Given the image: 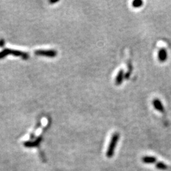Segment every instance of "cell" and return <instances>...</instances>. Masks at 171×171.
<instances>
[{
  "label": "cell",
  "instance_id": "obj_1",
  "mask_svg": "<svg viewBox=\"0 0 171 171\" xmlns=\"http://www.w3.org/2000/svg\"><path fill=\"white\" fill-rule=\"evenodd\" d=\"M119 137L120 136L118 133H115L112 136L110 144L109 145V148L106 151V157L110 159L113 157L115 152V150L116 148V146L119 139Z\"/></svg>",
  "mask_w": 171,
  "mask_h": 171
},
{
  "label": "cell",
  "instance_id": "obj_2",
  "mask_svg": "<svg viewBox=\"0 0 171 171\" xmlns=\"http://www.w3.org/2000/svg\"><path fill=\"white\" fill-rule=\"evenodd\" d=\"M35 54L37 55L41 56H45L50 58L55 57L57 55V52L55 50H37L35 51Z\"/></svg>",
  "mask_w": 171,
  "mask_h": 171
},
{
  "label": "cell",
  "instance_id": "obj_3",
  "mask_svg": "<svg viewBox=\"0 0 171 171\" xmlns=\"http://www.w3.org/2000/svg\"><path fill=\"white\" fill-rule=\"evenodd\" d=\"M153 105L154 106V108L158 110L159 112L162 114H164L165 112V109L164 107V105L162 104V103L161 102V101L158 99L155 98L153 100Z\"/></svg>",
  "mask_w": 171,
  "mask_h": 171
},
{
  "label": "cell",
  "instance_id": "obj_4",
  "mask_svg": "<svg viewBox=\"0 0 171 171\" xmlns=\"http://www.w3.org/2000/svg\"><path fill=\"white\" fill-rule=\"evenodd\" d=\"M158 58L160 62H165L167 60V51L165 48H161L158 53Z\"/></svg>",
  "mask_w": 171,
  "mask_h": 171
},
{
  "label": "cell",
  "instance_id": "obj_5",
  "mask_svg": "<svg viewBox=\"0 0 171 171\" xmlns=\"http://www.w3.org/2000/svg\"><path fill=\"white\" fill-rule=\"evenodd\" d=\"M42 141V137H39L38 138H37L35 141H26V142L24 143V146L27 148H33L39 145L40 144L41 141Z\"/></svg>",
  "mask_w": 171,
  "mask_h": 171
},
{
  "label": "cell",
  "instance_id": "obj_6",
  "mask_svg": "<svg viewBox=\"0 0 171 171\" xmlns=\"http://www.w3.org/2000/svg\"><path fill=\"white\" fill-rule=\"evenodd\" d=\"M11 55H14L15 57H22L23 59H27L29 57V55L27 53L23 52L19 50H11Z\"/></svg>",
  "mask_w": 171,
  "mask_h": 171
},
{
  "label": "cell",
  "instance_id": "obj_7",
  "mask_svg": "<svg viewBox=\"0 0 171 171\" xmlns=\"http://www.w3.org/2000/svg\"><path fill=\"white\" fill-rule=\"evenodd\" d=\"M124 70L122 69L120 70L119 73H118V74L117 75V77H116V79H115V84L116 85H120L122 83H123V81L124 80Z\"/></svg>",
  "mask_w": 171,
  "mask_h": 171
},
{
  "label": "cell",
  "instance_id": "obj_8",
  "mask_svg": "<svg viewBox=\"0 0 171 171\" xmlns=\"http://www.w3.org/2000/svg\"><path fill=\"white\" fill-rule=\"evenodd\" d=\"M142 162L146 164H152L157 162V159L153 156H145L142 158Z\"/></svg>",
  "mask_w": 171,
  "mask_h": 171
},
{
  "label": "cell",
  "instance_id": "obj_9",
  "mask_svg": "<svg viewBox=\"0 0 171 171\" xmlns=\"http://www.w3.org/2000/svg\"><path fill=\"white\" fill-rule=\"evenodd\" d=\"M156 168L160 170H165L168 169V166L162 162H159L156 164Z\"/></svg>",
  "mask_w": 171,
  "mask_h": 171
},
{
  "label": "cell",
  "instance_id": "obj_10",
  "mask_svg": "<svg viewBox=\"0 0 171 171\" xmlns=\"http://www.w3.org/2000/svg\"><path fill=\"white\" fill-rule=\"evenodd\" d=\"M8 55H11V49H4L3 51H0V59L3 58Z\"/></svg>",
  "mask_w": 171,
  "mask_h": 171
},
{
  "label": "cell",
  "instance_id": "obj_11",
  "mask_svg": "<svg viewBox=\"0 0 171 171\" xmlns=\"http://www.w3.org/2000/svg\"><path fill=\"white\" fill-rule=\"evenodd\" d=\"M143 1H140V0H136V1H134L132 3V5L134 8H140L143 6Z\"/></svg>",
  "mask_w": 171,
  "mask_h": 171
},
{
  "label": "cell",
  "instance_id": "obj_12",
  "mask_svg": "<svg viewBox=\"0 0 171 171\" xmlns=\"http://www.w3.org/2000/svg\"><path fill=\"white\" fill-rule=\"evenodd\" d=\"M4 45V41L3 40H0V47H3Z\"/></svg>",
  "mask_w": 171,
  "mask_h": 171
},
{
  "label": "cell",
  "instance_id": "obj_13",
  "mask_svg": "<svg viewBox=\"0 0 171 171\" xmlns=\"http://www.w3.org/2000/svg\"><path fill=\"white\" fill-rule=\"evenodd\" d=\"M58 1H50V3H57Z\"/></svg>",
  "mask_w": 171,
  "mask_h": 171
}]
</instances>
